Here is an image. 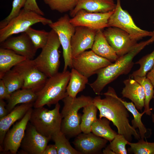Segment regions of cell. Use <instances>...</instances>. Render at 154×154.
I'll list each match as a JSON object with an SVG mask.
<instances>
[{
	"mask_svg": "<svg viewBox=\"0 0 154 154\" xmlns=\"http://www.w3.org/2000/svg\"><path fill=\"white\" fill-rule=\"evenodd\" d=\"M129 142L123 135L117 134L109 145L115 154H127L126 146Z\"/></svg>",
	"mask_w": 154,
	"mask_h": 154,
	"instance_id": "36",
	"label": "cell"
},
{
	"mask_svg": "<svg viewBox=\"0 0 154 154\" xmlns=\"http://www.w3.org/2000/svg\"><path fill=\"white\" fill-rule=\"evenodd\" d=\"M42 154H58V152L55 145H47Z\"/></svg>",
	"mask_w": 154,
	"mask_h": 154,
	"instance_id": "41",
	"label": "cell"
},
{
	"mask_svg": "<svg viewBox=\"0 0 154 154\" xmlns=\"http://www.w3.org/2000/svg\"><path fill=\"white\" fill-rule=\"evenodd\" d=\"M103 33L108 42L119 57L128 53L137 43L127 33L117 27H108Z\"/></svg>",
	"mask_w": 154,
	"mask_h": 154,
	"instance_id": "13",
	"label": "cell"
},
{
	"mask_svg": "<svg viewBox=\"0 0 154 154\" xmlns=\"http://www.w3.org/2000/svg\"><path fill=\"white\" fill-rule=\"evenodd\" d=\"M52 22L50 19L23 8L17 16L11 20L5 27L0 29V42L13 35L25 32L29 27L36 23H40L46 25Z\"/></svg>",
	"mask_w": 154,
	"mask_h": 154,
	"instance_id": "7",
	"label": "cell"
},
{
	"mask_svg": "<svg viewBox=\"0 0 154 154\" xmlns=\"http://www.w3.org/2000/svg\"><path fill=\"white\" fill-rule=\"evenodd\" d=\"M108 24V27H116L124 31L137 41L146 37H151L153 34V31L143 30L135 25L130 15L122 8L121 0H117L116 8Z\"/></svg>",
	"mask_w": 154,
	"mask_h": 154,
	"instance_id": "8",
	"label": "cell"
},
{
	"mask_svg": "<svg viewBox=\"0 0 154 154\" xmlns=\"http://www.w3.org/2000/svg\"><path fill=\"white\" fill-rule=\"evenodd\" d=\"M91 50L97 55L112 62H114L119 57L108 42L102 30L97 31Z\"/></svg>",
	"mask_w": 154,
	"mask_h": 154,
	"instance_id": "22",
	"label": "cell"
},
{
	"mask_svg": "<svg viewBox=\"0 0 154 154\" xmlns=\"http://www.w3.org/2000/svg\"><path fill=\"white\" fill-rule=\"evenodd\" d=\"M133 78L141 85L144 88L145 96L144 111L147 115L150 116L151 114L152 109L150 108L149 103L151 100L153 98L154 87L146 76H136Z\"/></svg>",
	"mask_w": 154,
	"mask_h": 154,
	"instance_id": "31",
	"label": "cell"
},
{
	"mask_svg": "<svg viewBox=\"0 0 154 154\" xmlns=\"http://www.w3.org/2000/svg\"><path fill=\"white\" fill-rule=\"evenodd\" d=\"M88 81V78L73 68H72L70 80L66 88L68 96L76 97L77 94L84 90Z\"/></svg>",
	"mask_w": 154,
	"mask_h": 154,
	"instance_id": "25",
	"label": "cell"
},
{
	"mask_svg": "<svg viewBox=\"0 0 154 154\" xmlns=\"http://www.w3.org/2000/svg\"><path fill=\"white\" fill-rule=\"evenodd\" d=\"M19 73L24 80L22 88L36 93L43 87L48 77L35 66L33 60L26 59L13 67Z\"/></svg>",
	"mask_w": 154,
	"mask_h": 154,
	"instance_id": "11",
	"label": "cell"
},
{
	"mask_svg": "<svg viewBox=\"0 0 154 154\" xmlns=\"http://www.w3.org/2000/svg\"><path fill=\"white\" fill-rule=\"evenodd\" d=\"M70 74V72L66 70L48 78L42 88L36 93L37 98L33 104L34 108L56 104L67 96L66 88Z\"/></svg>",
	"mask_w": 154,
	"mask_h": 154,
	"instance_id": "4",
	"label": "cell"
},
{
	"mask_svg": "<svg viewBox=\"0 0 154 154\" xmlns=\"http://www.w3.org/2000/svg\"><path fill=\"white\" fill-rule=\"evenodd\" d=\"M10 95L9 93L7 87L2 79L0 80V100H8Z\"/></svg>",
	"mask_w": 154,
	"mask_h": 154,
	"instance_id": "39",
	"label": "cell"
},
{
	"mask_svg": "<svg viewBox=\"0 0 154 154\" xmlns=\"http://www.w3.org/2000/svg\"><path fill=\"white\" fill-rule=\"evenodd\" d=\"M116 6L114 0H78L70 15L73 17L81 9L90 13H107L114 10Z\"/></svg>",
	"mask_w": 154,
	"mask_h": 154,
	"instance_id": "20",
	"label": "cell"
},
{
	"mask_svg": "<svg viewBox=\"0 0 154 154\" xmlns=\"http://www.w3.org/2000/svg\"><path fill=\"white\" fill-rule=\"evenodd\" d=\"M0 45L1 48L11 50L30 60L33 59L37 50L25 32L17 37H9Z\"/></svg>",
	"mask_w": 154,
	"mask_h": 154,
	"instance_id": "16",
	"label": "cell"
},
{
	"mask_svg": "<svg viewBox=\"0 0 154 154\" xmlns=\"http://www.w3.org/2000/svg\"><path fill=\"white\" fill-rule=\"evenodd\" d=\"M33 109L30 108L19 121L7 131L0 148L1 151L13 154L17 153L24 136Z\"/></svg>",
	"mask_w": 154,
	"mask_h": 154,
	"instance_id": "12",
	"label": "cell"
},
{
	"mask_svg": "<svg viewBox=\"0 0 154 154\" xmlns=\"http://www.w3.org/2000/svg\"><path fill=\"white\" fill-rule=\"evenodd\" d=\"M1 79L3 81L10 95L22 89L24 84L23 79L21 75L13 69L6 72Z\"/></svg>",
	"mask_w": 154,
	"mask_h": 154,
	"instance_id": "29",
	"label": "cell"
},
{
	"mask_svg": "<svg viewBox=\"0 0 154 154\" xmlns=\"http://www.w3.org/2000/svg\"><path fill=\"white\" fill-rule=\"evenodd\" d=\"M37 98L36 93L28 89L17 90L10 94L6 105V109L9 113L16 105L34 102Z\"/></svg>",
	"mask_w": 154,
	"mask_h": 154,
	"instance_id": "24",
	"label": "cell"
},
{
	"mask_svg": "<svg viewBox=\"0 0 154 154\" xmlns=\"http://www.w3.org/2000/svg\"><path fill=\"white\" fill-rule=\"evenodd\" d=\"M123 83L124 87L121 92L122 97L131 100L137 109L141 112L144 107L145 98L143 87L130 77L124 80Z\"/></svg>",
	"mask_w": 154,
	"mask_h": 154,
	"instance_id": "19",
	"label": "cell"
},
{
	"mask_svg": "<svg viewBox=\"0 0 154 154\" xmlns=\"http://www.w3.org/2000/svg\"><path fill=\"white\" fill-rule=\"evenodd\" d=\"M102 94L105 96L104 98L98 95L93 100L99 110V118L105 117L111 121L117 127L118 134L123 135L128 141H131L133 136L137 140L141 139L135 129L130 124L128 111L118 99L114 89L109 86Z\"/></svg>",
	"mask_w": 154,
	"mask_h": 154,
	"instance_id": "1",
	"label": "cell"
},
{
	"mask_svg": "<svg viewBox=\"0 0 154 154\" xmlns=\"http://www.w3.org/2000/svg\"><path fill=\"white\" fill-rule=\"evenodd\" d=\"M146 77L150 81L154 87V65L147 73Z\"/></svg>",
	"mask_w": 154,
	"mask_h": 154,
	"instance_id": "42",
	"label": "cell"
},
{
	"mask_svg": "<svg viewBox=\"0 0 154 154\" xmlns=\"http://www.w3.org/2000/svg\"><path fill=\"white\" fill-rule=\"evenodd\" d=\"M23 8L26 10L34 12L41 15H44V13L38 7L36 0H26Z\"/></svg>",
	"mask_w": 154,
	"mask_h": 154,
	"instance_id": "38",
	"label": "cell"
},
{
	"mask_svg": "<svg viewBox=\"0 0 154 154\" xmlns=\"http://www.w3.org/2000/svg\"><path fill=\"white\" fill-rule=\"evenodd\" d=\"M97 31L84 26L76 27L71 41L72 58L92 49Z\"/></svg>",
	"mask_w": 154,
	"mask_h": 154,
	"instance_id": "17",
	"label": "cell"
},
{
	"mask_svg": "<svg viewBox=\"0 0 154 154\" xmlns=\"http://www.w3.org/2000/svg\"><path fill=\"white\" fill-rule=\"evenodd\" d=\"M70 19L69 16L65 14L48 25L57 34L62 47L64 61L63 71H66L68 67L72 68L71 41L76 27L71 23Z\"/></svg>",
	"mask_w": 154,
	"mask_h": 154,
	"instance_id": "9",
	"label": "cell"
},
{
	"mask_svg": "<svg viewBox=\"0 0 154 154\" xmlns=\"http://www.w3.org/2000/svg\"><path fill=\"white\" fill-rule=\"evenodd\" d=\"M76 137L73 144L76 149L81 154L98 153L105 147L108 141L92 132L88 133H81Z\"/></svg>",
	"mask_w": 154,
	"mask_h": 154,
	"instance_id": "18",
	"label": "cell"
},
{
	"mask_svg": "<svg viewBox=\"0 0 154 154\" xmlns=\"http://www.w3.org/2000/svg\"><path fill=\"white\" fill-rule=\"evenodd\" d=\"M151 37H153L154 39V31H153V34Z\"/></svg>",
	"mask_w": 154,
	"mask_h": 154,
	"instance_id": "45",
	"label": "cell"
},
{
	"mask_svg": "<svg viewBox=\"0 0 154 154\" xmlns=\"http://www.w3.org/2000/svg\"><path fill=\"white\" fill-rule=\"evenodd\" d=\"M110 121L105 117L98 118L92 126L91 132L98 137L111 141L117 133L111 127Z\"/></svg>",
	"mask_w": 154,
	"mask_h": 154,
	"instance_id": "26",
	"label": "cell"
},
{
	"mask_svg": "<svg viewBox=\"0 0 154 154\" xmlns=\"http://www.w3.org/2000/svg\"><path fill=\"white\" fill-rule=\"evenodd\" d=\"M27 59L13 50L0 48V79L5 74L19 63Z\"/></svg>",
	"mask_w": 154,
	"mask_h": 154,
	"instance_id": "23",
	"label": "cell"
},
{
	"mask_svg": "<svg viewBox=\"0 0 154 154\" xmlns=\"http://www.w3.org/2000/svg\"><path fill=\"white\" fill-rule=\"evenodd\" d=\"M29 37L36 49L42 48L48 41L49 32L44 30H37L29 27L25 32Z\"/></svg>",
	"mask_w": 154,
	"mask_h": 154,
	"instance_id": "33",
	"label": "cell"
},
{
	"mask_svg": "<svg viewBox=\"0 0 154 154\" xmlns=\"http://www.w3.org/2000/svg\"><path fill=\"white\" fill-rule=\"evenodd\" d=\"M26 0H13L12 9L9 15L0 22V29L5 27L12 19L19 13L22 7L25 5Z\"/></svg>",
	"mask_w": 154,
	"mask_h": 154,
	"instance_id": "37",
	"label": "cell"
},
{
	"mask_svg": "<svg viewBox=\"0 0 154 154\" xmlns=\"http://www.w3.org/2000/svg\"><path fill=\"white\" fill-rule=\"evenodd\" d=\"M58 103L54 108L49 110L43 107L33 109L29 122L43 135L51 139L55 134L61 131L62 117Z\"/></svg>",
	"mask_w": 154,
	"mask_h": 154,
	"instance_id": "5",
	"label": "cell"
},
{
	"mask_svg": "<svg viewBox=\"0 0 154 154\" xmlns=\"http://www.w3.org/2000/svg\"><path fill=\"white\" fill-rule=\"evenodd\" d=\"M34 103L21 104L16 106L5 117L0 119V148L7 131L18 120L21 119L28 111L33 106Z\"/></svg>",
	"mask_w": 154,
	"mask_h": 154,
	"instance_id": "21",
	"label": "cell"
},
{
	"mask_svg": "<svg viewBox=\"0 0 154 154\" xmlns=\"http://www.w3.org/2000/svg\"></svg>",
	"mask_w": 154,
	"mask_h": 154,
	"instance_id": "46",
	"label": "cell"
},
{
	"mask_svg": "<svg viewBox=\"0 0 154 154\" xmlns=\"http://www.w3.org/2000/svg\"><path fill=\"white\" fill-rule=\"evenodd\" d=\"M6 105L3 100H0V119L5 117L9 113L7 109L5 108Z\"/></svg>",
	"mask_w": 154,
	"mask_h": 154,
	"instance_id": "40",
	"label": "cell"
},
{
	"mask_svg": "<svg viewBox=\"0 0 154 154\" xmlns=\"http://www.w3.org/2000/svg\"><path fill=\"white\" fill-rule=\"evenodd\" d=\"M66 135L61 131L54 134L51 139L54 141L58 154H81L70 145Z\"/></svg>",
	"mask_w": 154,
	"mask_h": 154,
	"instance_id": "30",
	"label": "cell"
},
{
	"mask_svg": "<svg viewBox=\"0 0 154 154\" xmlns=\"http://www.w3.org/2000/svg\"><path fill=\"white\" fill-rule=\"evenodd\" d=\"M93 98L82 95L78 97L68 96L62 100L64 106L60 113L62 117L61 130L66 136L75 137L82 132L80 128L81 116L78 111L92 103Z\"/></svg>",
	"mask_w": 154,
	"mask_h": 154,
	"instance_id": "3",
	"label": "cell"
},
{
	"mask_svg": "<svg viewBox=\"0 0 154 154\" xmlns=\"http://www.w3.org/2000/svg\"><path fill=\"white\" fill-rule=\"evenodd\" d=\"M119 100L124 104L128 111L132 115L133 119L132 120L133 126L135 128H138L141 139H144L145 137L147 129L141 121V117L145 113L144 111L140 113L134 104L128 102L122 99L118 96Z\"/></svg>",
	"mask_w": 154,
	"mask_h": 154,
	"instance_id": "28",
	"label": "cell"
},
{
	"mask_svg": "<svg viewBox=\"0 0 154 154\" xmlns=\"http://www.w3.org/2000/svg\"><path fill=\"white\" fill-rule=\"evenodd\" d=\"M50 9L62 13L73 10L78 0H43Z\"/></svg>",
	"mask_w": 154,
	"mask_h": 154,
	"instance_id": "34",
	"label": "cell"
},
{
	"mask_svg": "<svg viewBox=\"0 0 154 154\" xmlns=\"http://www.w3.org/2000/svg\"><path fill=\"white\" fill-rule=\"evenodd\" d=\"M98 109L93 102L83 108V114L81 117L80 128L82 132L88 133L91 132L92 126L98 119Z\"/></svg>",
	"mask_w": 154,
	"mask_h": 154,
	"instance_id": "27",
	"label": "cell"
},
{
	"mask_svg": "<svg viewBox=\"0 0 154 154\" xmlns=\"http://www.w3.org/2000/svg\"><path fill=\"white\" fill-rule=\"evenodd\" d=\"M135 64L140 65L139 68L133 72L129 77L133 78L136 76H146L154 65V50L151 53L144 56L136 62Z\"/></svg>",
	"mask_w": 154,
	"mask_h": 154,
	"instance_id": "32",
	"label": "cell"
},
{
	"mask_svg": "<svg viewBox=\"0 0 154 154\" xmlns=\"http://www.w3.org/2000/svg\"><path fill=\"white\" fill-rule=\"evenodd\" d=\"M130 147L128 151L134 154H154V142H149L140 139L137 143L129 142Z\"/></svg>",
	"mask_w": 154,
	"mask_h": 154,
	"instance_id": "35",
	"label": "cell"
},
{
	"mask_svg": "<svg viewBox=\"0 0 154 154\" xmlns=\"http://www.w3.org/2000/svg\"><path fill=\"white\" fill-rule=\"evenodd\" d=\"M112 63L108 59L97 55L91 50L85 51L72 58V68L89 78L96 74L100 70Z\"/></svg>",
	"mask_w": 154,
	"mask_h": 154,
	"instance_id": "10",
	"label": "cell"
},
{
	"mask_svg": "<svg viewBox=\"0 0 154 154\" xmlns=\"http://www.w3.org/2000/svg\"><path fill=\"white\" fill-rule=\"evenodd\" d=\"M50 139L39 133L29 122L20 147L21 153L25 154H42Z\"/></svg>",
	"mask_w": 154,
	"mask_h": 154,
	"instance_id": "15",
	"label": "cell"
},
{
	"mask_svg": "<svg viewBox=\"0 0 154 154\" xmlns=\"http://www.w3.org/2000/svg\"><path fill=\"white\" fill-rule=\"evenodd\" d=\"M102 153L104 154H115L110 148L109 145L103 150Z\"/></svg>",
	"mask_w": 154,
	"mask_h": 154,
	"instance_id": "43",
	"label": "cell"
},
{
	"mask_svg": "<svg viewBox=\"0 0 154 154\" xmlns=\"http://www.w3.org/2000/svg\"><path fill=\"white\" fill-rule=\"evenodd\" d=\"M114 10L105 13L88 12L84 9L79 11L70 22L74 27H85L96 31L108 27V20Z\"/></svg>",
	"mask_w": 154,
	"mask_h": 154,
	"instance_id": "14",
	"label": "cell"
},
{
	"mask_svg": "<svg viewBox=\"0 0 154 154\" xmlns=\"http://www.w3.org/2000/svg\"><path fill=\"white\" fill-rule=\"evenodd\" d=\"M153 42L151 38L147 40L137 43L128 53L119 57L114 63L100 70L96 74L95 80L89 84L95 93L99 95L106 85L119 76L128 74L134 64V58L145 46Z\"/></svg>",
	"mask_w": 154,
	"mask_h": 154,
	"instance_id": "2",
	"label": "cell"
},
{
	"mask_svg": "<svg viewBox=\"0 0 154 154\" xmlns=\"http://www.w3.org/2000/svg\"><path fill=\"white\" fill-rule=\"evenodd\" d=\"M60 45L57 34L52 29L46 45L40 54L33 60L37 68L48 78L58 72L60 64L58 50Z\"/></svg>",
	"mask_w": 154,
	"mask_h": 154,
	"instance_id": "6",
	"label": "cell"
},
{
	"mask_svg": "<svg viewBox=\"0 0 154 154\" xmlns=\"http://www.w3.org/2000/svg\"><path fill=\"white\" fill-rule=\"evenodd\" d=\"M153 98L154 100V95ZM152 119L153 122L154 123V114H152Z\"/></svg>",
	"mask_w": 154,
	"mask_h": 154,
	"instance_id": "44",
	"label": "cell"
}]
</instances>
